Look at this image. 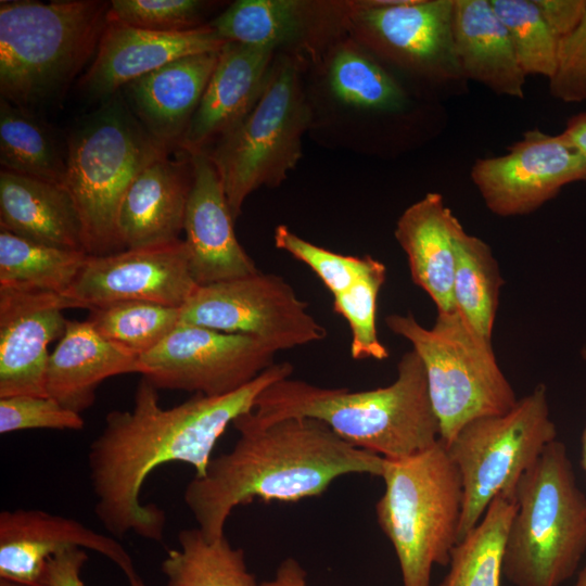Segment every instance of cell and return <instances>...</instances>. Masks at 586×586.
<instances>
[{
    "instance_id": "6da1fadb",
    "label": "cell",
    "mask_w": 586,
    "mask_h": 586,
    "mask_svg": "<svg viewBox=\"0 0 586 586\" xmlns=\"http://www.w3.org/2000/svg\"><path fill=\"white\" fill-rule=\"evenodd\" d=\"M292 373L290 362L273 364L235 392L220 396L198 393L170 408L161 406L158 390L143 378L131 409L109 412L101 433L89 446V479L99 522L114 538L135 533L162 542L165 512L140 500L150 473L178 461L190 464L195 477L204 476L227 426L251 411L266 387Z\"/></svg>"
},
{
    "instance_id": "7a4b0ae2",
    "label": "cell",
    "mask_w": 586,
    "mask_h": 586,
    "mask_svg": "<svg viewBox=\"0 0 586 586\" xmlns=\"http://www.w3.org/2000/svg\"><path fill=\"white\" fill-rule=\"evenodd\" d=\"M232 424L239 433L232 449L212 458L206 474L194 476L183 492L207 540L225 536L234 508L256 498L296 502L321 495L343 475L383 473V457L349 445L319 420L258 424L245 412Z\"/></svg>"
},
{
    "instance_id": "3957f363",
    "label": "cell",
    "mask_w": 586,
    "mask_h": 586,
    "mask_svg": "<svg viewBox=\"0 0 586 586\" xmlns=\"http://www.w3.org/2000/svg\"><path fill=\"white\" fill-rule=\"evenodd\" d=\"M247 416L258 424L285 418L319 420L349 445L391 460L440 442L424 367L413 349L403 354L396 379L387 386L351 392L290 377L266 387Z\"/></svg>"
},
{
    "instance_id": "277c9868",
    "label": "cell",
    "mask_w": 586,
    "mask_h": 586,
    "mask_svg": "<svg viewBox=\"0 0 586 586\" xmlns=\"http://www.w3.org/2000/svg\"><path fill=\"white\" fill-rule=\"evenodd\" d=\"M110 2H0V92L21 106L64 89L95 55Z\"/></svg>"
},
{
    "instance_id": "5b68a950",
    "label": "cell",
    "mask_w": 586,
    "mask_h": 586,
    "mask_svg": "<svg viewBox=\"0 0 586 586\" xmlns=\"http://www.w3.org/2000/svg\"><path fill=\"white\" fill-rule=\"evenodd\" d=\"M502 574L513 586H560L586 551V496L555 440L517 484Z\"/></svg>"
},
{
    "instance_id": "8992f818",
    "label": "cell",
    "mask_w": 586,
    "mask_h": 586,
    "mask_svg": "<svg viewBox=\"0 0 586 586\" xmlns=\"http://www.w3.org/2000/svg\"><path fill=\"white\" fill-rule=\"evenodd\" d=\"M168 150L117 94L73 131L66 150L65 188L78 211L88 255L125 250L116 226L120 201L135 177Z\"/></svg>"
},
{
    "instance_id": "52a82bcc",
    "label": "cell",
    "mask_w": 586,
    "mask_h": 586,
    "mask_svg": "<svg viewBox=\"0 0 586 586\" xmlns=\"http://www.w3.org/2000/svg\"><path fill=\"white\" fill-rule=\"evenodd\" d=\"M381 477L385 489L375 505L377 521L394 548L403 586H431L433 565H448L458 543L459 471L440 441L413 456L385 459Z\"/></svg>"
},
{
    "instance_id": "ba28073f",
    "label": "cell",
    "mask_w": 586,
    "mask_h": 586,
    "mask_svg": "<svg viewBox=\"0 0 586 586\" xmlns=\"http://www.w3.org/2000/svg\"><path fill=\"white\" fill-rule=\"evenodd\" d=\"M386 327L407 340L419 355L428 391L447 446L470 421L501 415L518 402L492 347L457 310L437 313L432 328L411 315L392 314Z\"/></svg>"
},
{
    "instance_id": "9c48e42d",
    "label": "cell",
    "mask_w": 586,
    "mask_h": 586,
    "mask_svg": "<svg viewBox=\"0 0 586 586\" xmlns=\"http://www.w3.org/2000/svg\"><path fill=\"white\" fill-rule=\"evenodd\" d=\"M313 122L301 60L277 54L267 85L251 112L205 151L215 166L234 220L246 198L276 188L302 157V138Z\"/></svg>"
},
{
    "instance_id": "30bf717a",
    "label": "cell",
    "mask_w": 586,
    "mask_h": 586,
    "mask_svg": "<svg viewBox=\"0 0 586 586\" xmlns=\"http://www.w3.org/2000/svg\"><path fill=\"white\" fill-rule=\"evenodd\" d=\"M557 434L543 383L509 411L474 419L457 433L445 447L462 482L458 542L476 526L497 495L515 497L522 474Z\"/></svg>"
},
{
    "instance_id": "8fae6325",
    "label": "cell",
    "mask_w": 586,
    "mask_h": 586,
    "mask_svg": "<svg viewBox=\"0 0 586 586\" xmlns=\"http://www.w3.org/2000/svg\"><path fill=\"white\" fill-rule=\"evenodd\" d=\"M307 308L285 279L258 270L199 285L180 307L179 323L249 335L279 352L326 339Z\"/></svg>"
},
{
    "instance_id": "7c38bea8",
    "label": "cell",
    "mask_w": 586,
    "mask_h": 586,
    "mask_svg": "<svg viewBox=\"0 0 586 586\" xmlns=\"http://www.w3.org/2000/svg\"><path fill=\"white\" fill-rule=\"evenodd\" d=\"M454 0L352 1L348 35L395 66L432 81L463 78L457 59Z\"/></svg>"
},
{
    "instance_id": "4fadbf2b",
    "label": "cell",
    "mask_w": 586,
    "mask_h": 586,
    "mask_svg": "<svg viewBox=\"0 0 586 586\" xmlns=\"http://www.w3.org/2000/svg\"><path fill=\"white\" fill-rule=\"evenodd\" d=\"M277 353L249 335L178 323L138 358V373L157 390L220 396L256 379L275 364Z\"/></svg>"
},
{
    "instance_id": "5bb4252c",
    "label": "cell",
    "mask_w": 586,
    "mask_h": 586,
    "mask_svg": "<svg viewBox=\"0 0 586 586\" xmlns=\"http://www.w3.org/2000/svg\"><path fill=\"white\" fill-rule=\"evenodd\" d=\"M471 178L493 214L525 215L556 198L564 186L586 181V157L561 133L533 129L505 155L476 160Z\"/></svg>"
},
{
    "instance_id": "9a60e30c",
    "label": "cell",
    "mask_w": 586,
    "mask_h": 586,
    "mask_svg": "<svg viewBox=\"0 0 586 586\" xmlns=\"http://www.w3.org/2000/svg\"><path fill=\"white\" fill-rule=\"evenodd\" d=\"M183 240L88 256L66 295L90 309L123 301L180 308L198 288Z\"/></svg>"
},
{
    "instance_id": "2e32d148",
    "label": "cell",
    "mask_w": 586,
    "mask_h": 586,
    "mask_svg": "<svg viewBox=\"0 0 586 586\" xmlns=\"http://www.w3.org/2000/svg\"><path fill=\"white\" fill-rule=\"evenodd\" d=\"M352 1L237 0L208 25L226 42L317 60L348 35Z\"/></svg>"
},
{
    "instance_id": "e0dca14e",
    "label": "cell",
    "mask_w": 586,
    "mask_h": 586,
    "mask_svg": "<svg viewBox=\"0 0 586 586\" xmlns=\"http://www.w3.org/2000/svg\"><path fill=\"white\" fill-rule=\"evenodd\" d=\"M69 547L87 548L115 563L129 586H145L128 551L116 538L81 522L39 509L0 513V578L22 586H47V560Z\"/></svg>"
},
{
    "instance_id": "ac0fdd59",
    "label": "cell",
    "mask_w": 586,
    "mask_h": 586,
    "mask_svg": "<svg viewBox=\"0 0 586 586\" xmlns=\"http://www.w3.org/2000/svg\"><path fill=\"white\" fill-rule=\"evenodd\" d=\"M68 308L81 306L66 294L0 290V398L48 396V345L64 334Z\"/></svg>"
},
{
    "instance_id": "d6986e66",
    "label": "cell",
    "mask_w": 586,
    "mask_h": 586,
    "mask_svg": "<svg viewBox=\"0 0 586 586\" xmlns=\"http://www.w3.org/2000/svg\"><path fill=\"white\" fill-rule=\"evenodd\" d=\"M192 184L183 231L191 273L198 285L246 277L258 271L239 243L234 218L218 173L205 151L188 153Z\"/></svg>"
},
{
    "instance_id": "ffe728a7",
    "label": "cell",
    "mask_w": 586,
    "mask_h": 586,
    "mask_svg": "<svg viewBox=\"0 0 586 586\" xmlns=\"http://www.w3.org/2000/svg\"><path fill=\"white\" fill-rule=\"evenodd\" d=\"M226 43L208 23L186 31L164 33L107 18L81 85L91 98L107 100L128 82L171 61L219 51Z\"/></svg>"
},
{
    "instance_id": "44dd1931",
    "label": "cell",
    "mask_w": 586,
    "mask_h": 586,
    "mask_svg": "<svg viewBox=\"0 0 586 586\" xmlns=\"http://www.w3.org/2000/svg\"><path fill=\"white\" fill-rule=\"evenodd\" d=\"M277 52L270 48L227 42L201 102L179 144L186 153L206 151L211 142L240 123L267 85Z\"/></svg>"
},
{
    "instance_id": "7402d4cb",
    "label": "cell",
    "mask_w": 586,
    "mask_h": 586,
    "mask_svg": "<svg viewBox=\"0 0 586 586\" xmlns=\"http://www.w3.org/2000/svg\"><path fill=\"white\" fill-rule=\"evenodd\" d=\"M191 184L188 153L177 160L165 155L143 168L126 190L117 213V232L124 249L180 240Z\"/></svg>"
},
{
    "instance_id": "603a6c76",
    "label": "cell",
    "mask_w": 586,
    "mask_h": 586,
    "mask_svg": "<svg viewBox=\"0 0 586 586\" xmlns=\"http://www.w3.org/2000/svg\"><path fill=\"white\" fill-rule=\"evenodd\" d=\"M219 52L177 59L123 87L133 114L155 139L167 146L180 144Z\"/></svg>"
},
{
    "instance_id": "cb8c5ba5",
    "label": "cell",
    "mask_w": 586,
    "mask_h": 586,
    "mask_svg": "<svg viewBox=\"0 0 586 586\" xmlns=\"http://www.w3.org/2000/svg\"><path fill=\"white\" fill-rule=\"evenodd\" d=\"M462 231L443 195L435 192L408 206L396 222L394 235L407 256L411 279L429 294L437 313L456 309V241Z\"/></svg>"
},
{
    "instance_id": "d4e9b609",
    "label": "cell",
    "mask_w": 586,
    "mask_h": 586,
    "mask_svg": "<svg viewBox=\"0 0 586 586\" xmlns=\"http://www.w3.org/2000/svg\"><path fill=\"white\" fill-rule=\"evenodd\" d=\"M131 372H139L138 357L104 339L87 320H67L49 356L47 393L65 408L81 413L93 405L101 382Z\"/></svg>"
},
{
    "instance_id": "484cf974",
    "label": "cell",
    "mask_w": 586,
    "mask_h": 586,
    "mask_svg": "<svg viewBox=\"0 0 586 586\" xmlns=\"http://www.w3.org/2000/svg\"><path fill=\"white\" fill-rule=\"evenodd\" d=\"M0 229L56 247L84 251L82 228L64 186L1 169Z\"/></svg>"
},
{
    "instance_id": "4316f807",
    "label": "cell",
    "mask_w": 586,
    "mask_h": 586,
    "mask_svg": "<svg viewBox=\"0 0 586 586\" xmlns=\"http://www.w3.org/2000/svg\"><path fill=\"white\" fill-rule=\"evenodd\" d=\"M454 42L463 78L523 98V73L509 33L489 0H454Z\"/></svg>"
},
{
    "instance_id": "83f0119b",
    "label": "cell",
    "mask_w": 586,
    "mask_h": 586,
    "mask_svg": "<svg viewBox=\"0 0 586 586\" xmlns=\"http://www.w3.org/2000/svg\"><path fill=\"white\" fill-rule=\"evenodd\" d=\"M318 59L322 60L323 87L336 104L357 112H395L405 106L400 85L349 35Z\"/></svg>"
},
{
    "instance_id": "f1b7e54d",
    "label": "cell",
    "mask_w": 586,
    "mask_h": 586,
    "mask_svg": "<svg viewBox=\"0 0 586 586\" xmlns=\"http://www.w3.org/2000/svg\"><path fill=\"white\" fill-rule=\"evenodd\" d=\"M88 256L0 229V290L66 294Z\"/></svg>"
},
{
    "instance_id": "f546056e",
    "label": "cell",
    "mask_w": 586,
    "mask_h": 586,
    "mask_svg": "<svg viewBox=\"0 0 586 586\" xmlns=\"http://www.w3.org/2000/svg\"><path fill=\"white\" fill-rule=\"evenodd\" d=\"M179 549L161 564L167 586H260L247 570L244 551L226 536L207 540L199 527L181 530Z\"/></svg>"
},
{
    "instance_id": "4dcf8cb0",
    "label": "cell",
    "mask_w": 586,
    "mask_h": 586,
    "mask_svg": "<svg viewBox=\"0 0 586 586\" xmlns=\"http://www.w3.org/2000/svg\"><path fill=\"white\" fill-rule=\"evenodd\" d=\"M515 497L497 495L481 521L451 549L449 570L438 586H500L507 533Z\"/></svg>"
},
{
    "instance_id": "1f68e13d",
    "label": "cell",
    "mask_w": 586,
    "mask_h": 586,
    "mask_svg": "<svg viewBox=\"0 0 586 586\" xmlns=\"http://www.w3.org/2000/svg\"><path fill=\"white\" fill-rule=\"evenodd\" d=\"M502 284L489 245L462 231L456 241L455 307L475 331L491 341Z\"/></svg>"
},
{
    "instance_id": "d6a6232c",
    "label": "cell",
    "mask_w": 586,
    "mask_h": 586,
    "mask_svg": "<svg viewBox=\"0 0 586 586\" xmlns=\"http://www.w3.org/2000/svg\"><path fill=\"white\" fill-rule=\"evenodd\" d=\"M2 169L65 187L66 154L34 116L8 100L0 101Z\"/></svg>"
},
{
    "instance_id": "836d02e7",
    "label": "cell",
    "mask_w": 586,
    "mask_h": 586,
    "mask_svg": "<svg viewBox=\"0 0 586 586\" xmlns=\"http://www.w3.org/2000/svg\"><path fill=\"white\" fill-rule=\"evenodd\" d=\"M179 317L177 307L123 301L90 308L86 320L104 339L139 358L178 326Z\"/></svg>"
},
{
    "instance_id": "e575fe53",
    "label": "cell",
    "mask_w": 586,
    "mask_h": 586,
    "mask_svg": "<svg viewBox=\"0 0 586 586\" xmlns=\"http://www.w3.org/2000/svg\"><path fill=\"white\" fill-rule=\"evenodd\" d=\"M489 1L509 33L525 76L542 75L550 79L557 68L559 40L534 0Z\"/></svg>"
},
{
    "instance_id": "d590c367",
    "label": "cell",
    "mask_w": 586,
    "mask_h": 586,
    "mask_svg": "<svg viewBox=\"0 0 586 586\" xmlns=\"http://www.w3.org/2000/svg\"><path fill=\"white\" fill-rule=\"evenodd\" d=\"M385 279V265L374 259L348 290L333 296V310L349 326V352L355 360H384L388 357V351L379 340L375 324L378 296Z\"/></svg>"
},
{
    "instance_id": "8d00e7d4",
    "label": "cell",
    "mask_w": 586,
    "mask_h": 586,
    "mask_svg": "<svg viewBox=\"0 0 586 586\" xmlns=\"http://www.w3.org/2000/svg\"><path fill=\"white\" fill-rule=\"evenodd\" d=\"M277 249L305 264L320 279L332 296L348 290L372 265V256L334 253L316 245L279 225L273 234Z\"/></svg>"
},
{
    "instance_id": "74e56055",
    "label": "cell",
    "mask_w": 586,
    "mask_h": 586,
    "mask_svg": "<svg viewBox=\"0 0 586 586\" xmlns=\"http://www.w3.org/2000/svg\"><path fill=\"white\" fill-rule=\"evenodd\" d=\"M212 2L200 0H113L107 18L132 27L176 33L201 27Z\"/></svg>"
},
{
    "instance_id": "f35d334b",
    "label": "cell",
    "mask_w": 586,
    "mask_h": 586,
    "mask_svg": "<svg viewBox=\"0 0 586 586\" xmlns=\"http://www.w3.org/2000/svg\"><path fill=\"white\" fill-rule=\"evenodd\" d=\"M85 426L80 413L50 396L18 395L0 398V433L29 429L74 430Z\"/></svg>"
},
{
    "instance_id": "ab89813d",
    "label": "cell",
    "mask_w": 586,
    "mask_h": 586,
    "mask_svg": "<svg viewBox=\"0 0 586 586\" xmlns=\"http://www.w3.org/2000/svg\"><path fill=\"white\" fill-rule=\"evenodd\" d=\"M549 90L553 98L566 103L586 100V13L578 26L559 41Z\"/></svg>"
},
{
    "instance_id": "60d3db41",
    "label": "cell",
    "mask_w": 586,
    "mask_h": 586,
    "mask_svg": "<svg viewBox=\"0 0 586 586\" xmlns=\"http://www.w3.org/2000/svg\"><path fill=\"white\" fill-rule=\"evenodd\" d=\"M555 37L569 36L586 13V0H534Z\"/></svg>"
},
{
    "instance_id": "b9f144b4",
    "label": "cell",
    "mask_w": 586,
    "mask_h": 586,
    "mask_svg": "<svg viewBox=\"0 0 586 586\" xmlns=\"http://www.w3.org/2000/svg\"><path fill=\"white\" fill-rule=\"evenodd\" d=\"M88 556L82 548H65L47 560L44 582L47 586H86L80 577Z\"/></svg>"
},
{
    "instance_id": "7bdbcfd3",
    "label": "cell",
    "mask_w": 586,
    "mask_h": 586,
    "mask_svg": "<svg viewBox=\"0 0 586 586\" xmlns=\"http://www.w3.org/2000/svg\"><path fill=\"white\" fill-rule=\"evenodd\" d=\"M306 571L294 558L284 559L277 568L276 574L260 586H307Z\"/></svg>"
},
{
    "instance_id": "ee69618b",
    "label": "cell",
    "mask_w": 586,
    "mask_h": 586,
    "mask_svg": "<svg viewBox=\"0 0 586 586\" xmlns=\"http://www.w3.org/2000/svg\"><path fill=\"white\" fill-rule=\"evenodd\" d=\"M561 135L570 145L586 157V112L571 116Z\"/></svg>"
},
{
    "instance_id": "f6af8a7d",
    "label": "cell",
    "mask_w": 586,
    "mask_h": 586,
    "mask_svg": "<svg viewBox=\"0 0 586 586\" xmlns=\"http://www.w3.org/2000/svg\"><path fill=\"white\" fill-rule=\"evenodd\" d=\"M582 357L586 361V345L582 349ZM581 466L586 473V426L581 438Z\"/></svg>"
},
{
    "instance_id": "bcb514c9",
    "label": "cell",
    "mask_w": 586,
    "mask_h": 586,
    "mask_svg": "<svg viewBox=\"0 0 586 586\" xmlns=\"http://www.w3.org/2000/svg\"><path fill=\"white\" fill-rule=\"evenodd\" d=\"M572 586H586V566L578 573L577 579Z\"/></svg>"
},
{
    "instance_id": "7dc6e473",
    "label": "cell",
    "mask_w": 586,
    "mask_h": 586,
    "mask_svg": "<svg viewBox=\"0 0 586 586\" xmlns=\"http://www.w3.org/2000/svg\"><path fill=\"white\" fill-rule=\"evenodd\" d=\"M0 586H22V585L8 581V579L0 578Z\"/></svg>"
}]
</instances>
